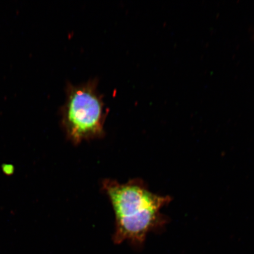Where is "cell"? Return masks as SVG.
<instances>
[{"instance_id":"cell-2","label":"cell","mask_w":254,"mask_h":254,"mask_svg":"<svg viewBox=\"0 0 254 254\" xmlns=\"http://www.w3.org/2000/svg\"><path fill=\"white\" fill-rule=\"evenodd\" d=\"M107 114L96 81L67 85L61 110L62 126L73 144L103 138Z\"/></svg>"},{"instance_id":"cell-3","label":"cell","mask_w":254,"mask_h":254,"mask_svg":"<svg viewBox=\"0 0 254 254\" xmlns=\"http://www.w3.org/2000/svg\"><path fill=\"white\" fill-rule=\"evenodd\" d=\"M3 173L7 176H10L14 172V167L12 164H5L3 165L2 167Z\"/></svg>"},{"instance_id":"cell-1","label":"cell","mask_w":254,"mask_h":254,"mask_svg":"<svg viewBox=\"0 0 254 254\" xmlns=\"http://www.w3.org/2000/svg\"><path fill=\"white\" fill-rule=\"evenodd\" d=\"M102 189L115 216L114 243L128 241L132 246L141 247L148 233L166 225V218L160 212L171 201L170 196L151 192L142 180L135 179L120 183L105 179Z\"/></svg>"}]
</instances>
